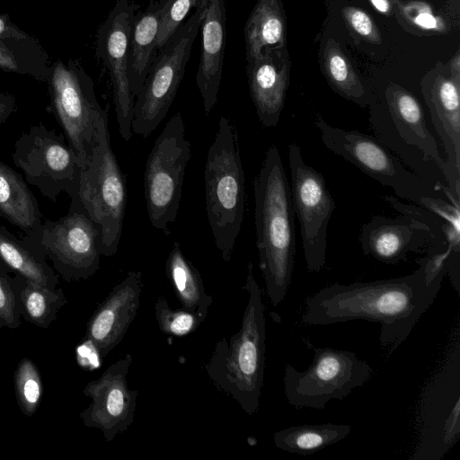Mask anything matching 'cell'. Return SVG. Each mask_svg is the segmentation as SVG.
Masks as SVG:
<instances>
[{
  "instance_id": "cell-1",
  "label": "cell",
  "mask_w": 460,
  "mask_h": 460,
  "mask_svg": "<svg viewBox=\"0 0 460 460\" xmlns=\"http://www.w3.org/2000/svg\"><path fill=\"white\" fill-rule=\"evenodd\" d=\"M403 277L324 287L305 301L302 322L329 325L352 320L380 324L381 347L393 353L432 305L444 274L427 282L424 265Z\"/></svg>"
},
{
  "instance_id": "cell-2",
  "label": "cell",
  "mask_w": 460,
  "mask_h": 460,
  "mask_svg": "<svg viewBox=\"0 0 460 460\" xmlns=\"http://www.w3.org/2000/svg\"><path fill=\"white\" fill-rule=\"evenodd\" d=\"M259 268L273 305L288 290L296 254V229L290 184L276 146L266 152L253 181Z\"/></svg>"
},
{
  "instance_id": "cell-3",
  "label": "cell",
  "mask_w": 460,
  "mask_h": 460,
  "mask_svg": "<svg viewBox=\"0 0 460 460\" xmlns=\"http://www.w3.org/2000/svg\"><path fill=\"white\" fill-rule=\"evenodd\" d=\"M243 289L247 304L241 327L229 342L217 341L205 369L214 385L234 398L248 414H254L260 404L265 368L266 321L261 291L253 275V265L247 266Z\"/></svg>"
},
{
  "instance_id": "cell-4",
  "label": "cell",
  "mask_w": 460,
  "mask_h": 460,
  "mask_svg": "<svg viewBox=\"0 0 460 460\" xmlns=\"http://www.w3.org/2000/svg\"><path fill=\"white\" fill-rule=\"evenodd\" d=\"M204 182L208 224L223 260L229 261L242 229L245 187L237 128L228 117L219 119L206 159Z\"/></svg>"
},
{
  "instance_id": "cell-5",
  "label": "cell",
  "mask_w": 460,
  "mask_h": 460,
  "mask_svg": "<svg viewBox=\"0 0 460 460\" xmlns=\"http://www.w3.org/2000/svg\"><path fill=\"white\" fill-rule=\"evenodd\" d=\"M385 199L402 216H375L362 226L359 241L365 255L386 264H397L411 252L460 255V226L397 197Z\"/></svg>"
},
{
  "instance_id": "cell-6",
  "label": "cell",
  "mask_w": 460,
  "mask_h": 460,
  "mask_svg": "<svg viewBox=\"0 0 460 460\" xmlns=\"http://www.w3.org/2000/svg\"><path fill=\"white\" fill-rule=\"evenodd\" d=\"M77 199L99 227L101 254H116L125 217L127 184L111 148L105 110L97 120L91 155L80 172Z\"/></svg>"
},
{
  "instance_id": "cell-7",
  "label": "cell",
  "mask_w": 460,
  "mask_h": 460,
  "mask_svg": "<svg viewBox=\"0 0 460 460\" xmlns=\"http://www.w3.org/2000/svg\"><path fill=\"white\" fill-rule=\"evenodd\" d=\"M315 126L323 145L330 151L354 164L382 185L392 188L397 198L426 210L438 198L452 202L445 192L405 166L376 137L358 130L333 127L321 116H317Z\"/></svg>"
},
{
  "instance_id": "cell-8",
  "label": "cell",
  "mask_w": 460,
  "mask_h": 460,
  "mask_svg": "<svg viewBox=\"0 0 460 460\" xmlns=\"http://www.w3.org/2000/svg\"><path fill=\"white\" fill-rule=\"evenodd\" d=\"M206 4L196 8L154 56L143 86L135 98L133 134L146 137L165 118L183 78Z\"/></svg>"
},
{
  "instance_id": "cell-9",
  "label": "cell",
  "mask_w": 460,
  "mask_h": 460,
  "mask_svg": "<svg viewBox=\"0 0 460 460\" xmlns=\"http://www.w3.org/2000/svg\"><path fill=\"white\" fill-rule=\"evenodd\" d=\"M190 153L184 120L181 112H177L156 138L144 173L148 218L152 226L165 235L170 234L169 226L177 217Z\"/></svg>"
},
{
  "instance_id": "cell-10",
  "label": "cell",
  "mask_w": 460,
  "mask_h": 460,
  "mask_svg": "<svg viewBox=\"0 0 460 460\" xmlns=\"http://www.w3.org/2000/svg\"><path fill=\"white\" fill-rule=\"evenodd\" d=\"M372 373L367 361L352 351L314 348V358L306 370L286 365L284 392L288 402L296 408L324 410L329 401L342 400L364 385Z\"/></svg>"
},
{
  "instance_id": "cell-11",
  "label": "cell",
  "mask_w": 460,
  "mask_h": 460,
  "mask_svg": "<svg viewBox=\"0 0 460 460\" xmlns=\"http://www.w3.org/2000/svg\"><path fill=\"white\" fill-rule=\"evenodd\" d=\"M418 442L411 459L439 460L460 438V344L432 377L420 402Z\"/></svg>"
},
{
  "instance_id": "cell-12",
  "label": "cell",
  "mask_w": 460,
  "mask_h": 460,
  "mask_svg": "<svg viewBox=\"0 0 460 460\" xmlns=\"http://www.w3.org/2000/svg\"><path fill=\"white\" fill-rule=\"evenodd\" d=\"M12 156L26 182L45 198L55 203L65 192L77 199L81 166L63 135L40 122L17 138Z\"/></svg>"
},
{
  "instance_id": "cell-13",
  "label": "cell",
  "mask_w": 460,
  "mask_h": 460,
  "mask_svg": "<svg viewBox=\"0 0 460 460\" xmlns=\"http://www.w3.org/2000/svg\"><path fill=\"white\" fill-rule=\"evenodd\" d=\"M51 111L61 126L81 169L85 166L94 143L97 120L103 111L92 78L77 61H57L48 79Z\"/></svg>"
},
{
  "instance_id": "cell-14",
  "label": "cell",
  "mask_w": 460,
  "mask_h": 460,
  "mask_svg": "<svg viewBox=\"0 0 460 460\" xmlns=\"http://www.w3.org/2000/svg\"><path fill=\"white\" fill-rule=\"evenodd\" d=\"M100 237L99 227L78 199H74L66 216L44 221L38 237L30 242L52 261L58 273L70 282L87 279L99 270Z\"/></svg>"
},
{
  "instance_id": "cell-15",
  "label": "cell",
  "mask_w": 460,
  "mask_h": 460,
  "mask_svg": "<svg viewBox=\"0 0 460 460\" xmlns=\"http://www.w3.org/2000/svg\"><path fill=\"white\" fill-rule=\"evenodd\" d=\"M290 190L302 238L306 267L320 272L325 264L327 227L335 208L323 175L303 159L296 142L288 146Z\"/></svg>"
},
{
  "instance_id": "cell-16",
  "label": "cell",
  "mask_w": 460,
  "mask_h": 460,
  "mask_svg": "<svg viewBox=\"0 0 460 460\" xmlns=\"http://www.w3.org/2000/svg\"><path fill=\"white\" fill-rule=\"evenodd\" d=\"M138 9L130 0H117L96 34V56L109 72L119 133L126 142L133 135L135 98L128 80V55L131 30Z\"/></svg>"
},
{
  "instance_id": "cell-17",
  "label": "cell",
  "mask_w": 460,
  "mask_h": 460,
  "mask_svg": "<svg viewBox=\"0 0 460 460\" xmlns=\"http://www.w3.org/2000/svg\"><path fill=\"white\" fill-rule=\"evenodd\" d=\"M132 362L131 354H126L83 391L92 402L80 418L84 426L100 429L108 442L126 431L134 420L138 392L130 390L127 381Z\"/></svg>"
},
{
  "instance_id": "cell-18",
  "label": "cell",
  "mask_w": 460,
  "mask_h": 460,
  "mask_svg": "<svg viewBox=\"0 0 460 460\" xmlns=\"http://www.w3.org/2000/svg\"><path fill=\"white\" fill-rule=\"evenodd\" d=\"M142 272L130 270L98 305L86 325L84 340L101 358L123 340L140 305Z\"/></svg>"
},
{
  "instance_id": "cell-19",
  "label": "cell",
  "mask_w": 460,
  "mask_h": 460,
  "mask_svg": "<svg viewBox=\"0 0 460 460\" xmlns=\"http://www.w3.org/2000/svg\"><path fill=\"white\" fill-rule=\"evenodd\" d=\"M420 92L446 161L460 179V85L449 77L446 65L438 62L422 77Z\"/></svg>"
},
{
  "instance_id": "cell-20",
  "label": "cell",
  "mask_w": 460,
  "mask_h": 460,
  "mask_svg": "<svg viewBox=\"0 0 460 460\" xmlns=\"http://www.w3.org/2000/svg\"><path fill=\"white\" fill-rule=\"evenodd\" d=\"M250 95L260 122L265 128L278 125L289 84L290 63L286 48L267 49L247 60Z\"/></svg>"
},
{
  "instance_id": "cell-21",
  "label": "cell",
  "mask_w": 460,
  "mask_h": 460,
  "mask_svg": "<svg viewBox=\"0 0 460 460\" xmlns=\"http://www.w3.org/2000/svg\"><path fill=\"white\" fill-rule=\"evenodd\" d=\"M201 53L196 84L207 116L213 110L220 88L226 40V0H208L200 25Z\"/></svg>"
},
{
  "instance_id": "cell-22",
  "label": "cell",
  "mask_w": 460,
  "mask_h": 460,
  "mask_svg": "<svg viewBox=\"0 0 460 460\" xmlns=\"http://www.w3.org/2000/svg\"><path fill=\"white\" fill-rule=\"evenodd\" d=\"M0 217L22 230L31 242L38 237L42 226L38 201L26 181L1 160Z\"/></svg>"
},
{
  "instance_id": "cell-23",
  "label": "cell",
  "mask_w": 460,
  "mask_h": 460,
  "mask_svg": "<svg viewBox=\"0 0 460 460\" xmlns=\"http://www.w3.org/2000/svg\"><path fill=\"white\" fill-rule=\"evenodd\" d=\"M170 1L150 0L146 10L135 18L128 55V80L134 98L141 90L155 55L161 20Z\"/></svg>"
},
{
  "instance_id": "cell-24",
  "label": "cell",
  "mask_w": 460,
  "mask_h": 460,
  "mask_svg": "<svg viewBox=\"0 0 460 460\" xmlns=\"http://www.w3.org/2000/svg\"><path fill=\"white\" fill-rule=\"evenodd\" d=\"M287 23L280 0H258L245 26L246 60L267 49L286 48Z\"/></svg>"
},
{
  "instance_id": "cell-25",
  "label": "cell",
  "mask_w": 460,
  "mask_h": 460,
  "mask_svg": "<svg viewBox=\"0 0 460 460\" xmlns=\"http://www.w3.org/2000/svg\"><path fill=\"white\" fill-rule=\"evenodd\" d=\"M0 260L29 281L50 288H58V274L47 263L44 253L26 238L19 239L1 225Z\"/></svg>"
},
{
  "instance_id": "cell-26",
  "label": "cell",
  "mask_w": 460,
  "mask_h": 460,
  "mask_svg": "<svg viewBox=\"0 0 460 460\" xmlns=\"http://www.w3.org/2000/svg\"><path fill=\"white\" fill-rule=\"evenodd\" d=\"M165 273L182 308L206 319L213 302L200 273L174 241L165 263Z\"/></svg>"
},
{
  "instance_id": "cell-27",
  "label": "cell",
  "mask_w": 460,
  "mask_h": 460,
  "mask_svg": "<svg viewBox=\"0 0 460 460\" xmlns=\"http://www.w3.org/2000/svg\"><path fill=\"white\" fill-rule=\"evenodd\" d=\"M323 73L331 88L341 97L364 108L369 105L372 93L333 39L326 41L323 55Z\"/></svg>"
},
{
  "instance_id": "cell-28",
  "label": "cell",
  "mask_w": 460,
  "mask_h": 460,
  "mask_svg": "<svg viewBox=\"0 0 460 460\" xmlns=\"http://www.w3.org/2000/svg\"><path fill=\"white\" fill-rule=\"evenodd\" d=\"M0 69L30 75L47 83L50 74L49 57L32 36L0 37Z\"/></svg>"
},
{
  "instance_id": "cell-29",
  "label": "cell",
  "mask_w": 460,
  "mask_h": 460,
  "mask_svg": "<svg viewBox=\"0 0 460 460\" xmlns=\"http://www.w3.org/2000/svg\"><path fill=\"white\" fill-rule=\"evenodd\" d=\"M350 431L351 427L347 424L296 425L275 432L273 441L281 450L307 456L344 439Z\"/></svg>"
},
{
  "instance_id": "cell-30",
  "label": "cell",
  "mask_w": 460,
  "mask_h": 460,
  "mask_svg": "<svg viewBox=\"0 0 460 460\" xmlns=\"http://www.w3.org/2000/svg\"><path fill=\"white\" fill-rule=\"evenodd\" d=\"M13 280L22 318L47 329L57 319L59 310L67 304L63 289L35 284L18 273Z\"/></svg>"
},
{
  "instance_id": "cell-31",
  "label": "cell",
  "mask_w": 460,
  "mask_h": 460,
  "mask_svg": "<svg viewBox=\"0 0 460 460\" xmlns=\"http://www.w3.org/2000/svg\"><path fill=\"white\" fill-rule=\"evenodd\" d=\"M14 393L22 412L31 417L38 410L43 396L40 373L32 360L22 358L13 375Z\"/></svg>"
},
{
  "instance_id": "cell-32",
  "label": "cell",
  "mask_w": 460,
  "mask_h": 460,
  "mask_svg": "<svg viewBox=\"0 0 460 460\" xmlns=\"http://www.w3.org/2000/svg\"><path fill=\"white\" fill-rule=\"evenodd\" d=\"M395 12L400 19L412 29L429 33H445V19L429 4L419 0H394Z\"/></svg>"
},
{
  "instance_id": "cell-33",
  "label": "cell",
  "mask_w": 460,
  "mask_h": 460,
  "mask_svg": "<svg viewBox=\"0 0 460 460\" xmlns=\"http://www.w3.org/2000/svg\"><path fill=\"white\" fill-rule=\"evenodd\" d=\"M155 315L160 330L175 336H184L196 331L205 321L200 315L183 308L172 309L162 296L155 302Z\"/></svg>"
},
{
  "instance_id": "cell-34",
  "label": "cell",
  "mask_w": 460,
  "mask_h": 460,
  "mask_svg": "<svg viewBox=\"0 0 460 460\" xmlns=\"http://www.w3.org/2000/svg\"><path fill=\"white\" fill-rule=\"evenodd\" d=\"M0 260V328L15 329L21 325V305L13 278Z\"/></svg>"
},
{
  "instance_id": "cell-35",
  "label": "cell",
  "mask_w": 460,
  "mask_h": 460,
  "mask_svg": "<svg viewBox=\"0 0 460 460\" xmlns=\"http://www.w3.org/2000/svg\"><path fill=\"white\" fill-rule=\"evenodd\" d=\"M208 0H171L161 20L156 51L160 50L172 34L184 22L192 8L206 4Z\"/></svg>"
},
{
  "instance_id": "cell-36",
  "label": "cell",
  "mask_w": 460,
  "mask_h": 460,
  "mask_svg": "<svg viewBox=\"0 0 460 460\" xmlns=\"http://www.w3.org/2000/svg\"><path fill=\"white\" fill-rule=\"evenodd\" d=\"M341 14L353 34L372 44H379L382 41L375 21L364 10L356 6H344Z\"/></svg>"
},
{
  "instance_id": "cell-37",
  "label": "cell",
  "mask_w": 460,
  "mask_h": 460,
  "mask_svg": "<svg viewBox=\"0 0 460 460\" xmlns=\"http://www.w3.org/2000/svg\"><path fill=\"white\" fill-rule=\"evenodd\" d=\"M16 111V99L10 93H0V126Z\"/></svg>"
},
{
  "instance_id": "cell-38",
  "label": "cell",
  "mask_w": 460,
  "mask_h": 460,
  "mask_svg": "<svg viewBox=\"0 0 460 460\" xmlns=\"http://www.w3.org/2000/svg\"><path fill=\"white\" fill-rule=\"evenodd\" d=\"M27 34L18 26H16L9 18L7 14L0 13V37L4 36H16L26 37Z\"/></svg>"
},
{
  "instance_id": "cell-39",
  "label": "cell",
  "mask_w": 460,
  "mask_h": 460,
  "mask_svg": "<svg viewBox=\"0 0 460 460\" xmlns=\"http://www.w3.org/2000/svg\"><path fill=\"white\" fill-rule=\"evenodd\" d=\"M449 77L460 85V51H456L455 55L446 65Z\"/></svg>"
},
{
  "instance_id": "cell-40",
  "label": "cell",
  "mask_w": 460,
  "mask_h": 460,
  "mask_svg": "<svg viewBox=\"0 0 460 460\" xmlns=\"http://www.w3.org/2000/svg\"><path fill=\"white\" fill-rule=\"evenodd\" d=\"M370 4L380 13L391 16L395 13L394 0H368Z\"/></svg>"
}]
</instances>
